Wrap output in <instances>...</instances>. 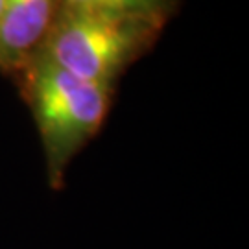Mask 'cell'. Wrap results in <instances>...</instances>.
Instances as JSON below:
<instances>
[{
  "label": "cell",
  "mask_w": 249,
  "mask_h": 249,
  "mask_svg": "<svg viewBox=\"0 0 249 249\" xmlns=\"http://www.w3.org/2000/svg\"><path fill=\"white\" fill-rule=\"evenodd\" d=\"M24 69V94L41 135L48 185L61 190L74 155L104 124L113 87L80 80L41 52Z\"/></svg>",
  "instance_id": "1"
},
{
  "label": "cell",
  "mask_w": 249,
  "mask_h": 249,
  "mask_svg": "<svg viewBox=\"0 0 249 249\" xmlns=\"http://www.w3.org/2000/svg\"><path fill=\"white\" fill-rule=\"evenodd\" d=\"M155 20L61 9L39 52L80 80L113 87Z\"/></svg>",
  "instance_id": "2"
},
{
  "label": "cell",
  "mask_w": 249,
  "mask_h": 249,
  "mask_svg": "<svg viewBox=\"0 0 249 249\" xmlns=\"http://www.w3.org/2000/svg\"><path fill=\"white\" fill-rule=\"evenodd\" d=\"M55 0H2L0 67L24 69L52 24Z\"/></svg>",
  "instance_id": "3"
},
{
  "label": "cell",
  "mask_w": 249,
  "mask_h": 249,
  "mask_svg": "<svg viewBox=\"0 0 249 249\" xmlns=\"http://www.w3.org/2000/svg\"><path fill=\"white\" fill-rule=\"evenodd\" d=\"M61 9L98 13L113 17L157 18L166 9V0H59Z\"/></svg>",
  "instance_id": "4"
},
{
  "label": "cell",
  "mask_w": 249,
  "mask_h": 249,
  "mask_svg": "<svg viewBox=\"0 0 249 249\" xmlns=\"http://www.w3.org/2000/svg\"><path fill=\"white\" fill-rule=\"evenodd\" d=\"M0 17H2V0H0Z\"/></svg>",
  "instance_id": "5"
}]
</instances>
